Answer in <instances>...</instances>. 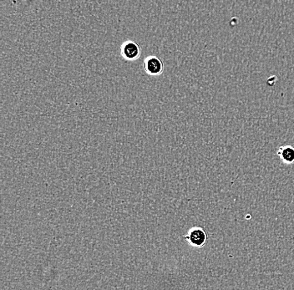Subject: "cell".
Returning a JSON list of instances; mask_svg holds the SVG:
<instances>
[{
  "instance_id": "obj_3",
  "label": "cell",
  "mask_w": 294,
  "mask_h": 290,
  "mask_svg": "<svg viewBox=\"0 0 294 290\" xmlns=\"http://www.w3.org/2000/svg\"><path fill=\"white\" fill-rule=\"evenodd\" d=\"M184 238L190 245L195 248H201L206 244L208 236L203 227L194 226Z\"/></svg>"
},
{
  "instance_id": "obj_5",
  "label": "cell",
  "mask_w": 294,
  "mask_h": 290,
  "mask_svg": "<svg viewBox=\"0 0 294 290\" xmlns=\"http://www.w3.org/2000/svg\"><path fill=\"white\" fill-rule=\"evenodd\" d=\"M277 81V77L276 76H272V77L268 78L267 80V85L269 86H274L275 82Z\"/></svg>"
},
{
  "instance_id": "obj_1",
  "label": "cell",
  "mask_w": 294,
  "mask_h": 290,
  "mask_svg": "<svg viewBox=\"0 0 294 290\" xmlns=\"http://www.w3.org/2000/svg\"><path fill=\"white\" fill-rule=\"evenodd\" d=\"M142 49L135 40L128 39L123 42L121 46V56L127 61H135L140 58Z\"/></svg>"
},
{
  "instance_id": "obj_2",
  "label": "cell",
  "mask_w": 294,
  "mask_h": 290,
  "mask_svg": "<svg viewBox=\"0 0 294 290\" xmlns=\"http://www.w3.org/2000/svg\"><path fill=\"white\" fill-rule=\"evenodd\" d=\"M144 70L151 76H158L164 72L165 64L163 60L157 56H149L144 59Z\"/></svg>"
},
{
  "instance_id": "obj_4",
  "label": "cell",
  "mask_w": 294,
  "mask_h": 290,
  "mask_svg": "<svg viewBox=\"0 0 294 290\" xmlns=\"http://www.w3.org/2000/svg\"><path fill=\"white\" fill-rule=\"evenodd\" d=\"M277 155L285 164L291 165L294 163V147L290 145L281 146L277 152Z\"/></svg>"
}]
</instances>
